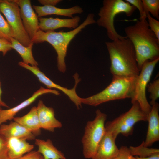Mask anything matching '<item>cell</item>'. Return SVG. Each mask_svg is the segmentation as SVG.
Returning a JSON list of instances; mask_svg holds the SVG:
<instances>
[{
  "mask_svg": "<svg viewBox=\"0 0 159 159\" xmlns=\"http://www.w3.org/2000/svg\"><path fill=\"white\" fill-rule=\"evenodd\" d=\"M124 31L134 47L140 71L146 62L159 57V40L146 19L137 20L134 24L125 27Z\"/></svg>",
  "mask_w": 159,
  "mask_h": 159,
  "instance_id": "1",
  "label": "cell"
},
{
  "mask_svg": "<svg viewBox=\"0 0 159 159\" xmlns=\"http://www.w3.org/2000/svg\"><path fill=\"white\" fill-rule=\"evenodd\" d=\"M110 61L112 76L136 77L140 72L135 51L127 37L105 43Z\"/></svg>",
  "mask_w": 159,
  "mask_h": 159,
  "instance_id": "2",
  "label": "cell"
},
{
  "mask_svg": "<svg viewBox=\"0 0 159 159\" xmlns=\"http://www.w3.org/2000/svg\"><path fill=\"white\" fill-rule=\"evenodd\" d=\"M96 23L94 19V14L89 13L82 23L72 30L68 32L54 31L45 32L39 30L31 39V42L33 44L46 42L51 44L57 54L58 69L61 72L64 73L66 69L65 58L70 42L86 26Z\"/></svg>",
  "mask_w": 159,
  "mask_h": 159,
  "instance_id": "3",
  "label": "cell"
},
{
  "mask_svg": "<svg viewBox=\"0 0 159 159\" xmlns=\"http://www.w3.org/2000/svg\"><path fill=\"white\" fill-rule=\"evenodd\" d=\"M137 76H113L111 82L106 88L94 95L82 98V103L96 106L110 101L131 99L134 93Z\"/></svg>",
  "mask_w": 159,
  "mask_h": 159,
  "instance_id": "4",
  "label": "cell"
},
{
  "mask_svg": "<svg viewBox=\"0 0 159 159\" xmlns=\"http://www.w3.org/2000/svg\"><path fill=\"white\" fill-rule=\"evenodd\" d=\"M102 4L98 14L99 18L96 21L98 25L106 29L108 37L112 41L126 38L116 31L114 25L115 18L117 14L122 13L130 16L136 8L123 0H104Z\"/></svg>",
  "mask_w": 159,
  "mask_h": 159,
  "instance_id": "5",
  "label": "cell"
},
{
  "mask_svg": "<svg viewBox=\"0 0 159 159\" xmlns=\"http://www.w3.org/2000/svg\"><path fill=\"white\" fill-rule=\"evenodd\" d=\"M132 104L127 111L105 125V130L110 132L115 139L120 134L125 137L132 135L136 123L148 121V115L142 110L138 103L135 102Z\"/></svg>",
  "mask_w": 159,
  "mask_h": 159,
  "instance_id": "6",
  "label": "cell"
},
{
  "mask_svg": "<svg viewBox=\"0 0 159 159\" xmlns=\"http://www.w3.org/2000/svg\"><path fill=\"white\" fill-rule=\"evenodd\" d=\"M95 114L94 119L87 122L82 139L83 154L86 159H91L94 155L105 132L107 115L99 109Z\"/></svg>",
  "mask_w": 159,
  "mask_h": 159,
  "instance_id": "7",
  "label": "cell"
},
{
  "mask_svg": "<svg viewBox=\"0 0 159 159\" xmlns=\"http://www.w3.org/2000/svg\"><path fill=\"white\" fill-rule=\"evenodd\" d=\"M0 11L6 18L14 34V38L22 45L28 47L32 43L21 18L20 9L14 0H1Z\"/></svg>",
  "mask_w": 159,
  "mask_h": 159,
  "instance_id": "8",
  "label": "cell"
},
{
  "mask_svg": "<svg viewBox=\"0 0 159 159\" xmlns=\"http://www.w3.org/2000/svg\"><path fill=\"white\" fill-rule=\"evenodd\" d=\"M159 61V57L148 61L143 64L139 75L137 76L134 93L131 98L132 103L137 102L142 110L148 115L152 106L146 97V88L154 69Z\"/></svg>",
  "mask_w": 159,
  "mask_h": 159,
  "instance_id": "9",
  "label": "cell"
},
{
  "mask_svg": "<svg viewBox=\"0 0 159 159\" xmlns=\"http://www.w3.org/2000/svg\"><path fill=\"white\" fill-rule=\"evenodd\" d=\"M18 64L21 67L32 72L37 77L39 81L45 85L48 88H56L63 92L74 103L77 109H80L81 107L82 98L78 95L76 91L77 86L81 80L77 73L73 76L75 82L74 87L71 89H68L54 83L41 71L37 66H30L21 61L19 62Z\"/></svg>",
  "mask_w": 159,
  "mask_h": 159,
  "instance_id": "10",
  "label": "cell"
},
{
  "mask_svg": "<svg viewBox=\"0 0 159 159\" xmlns=\"http://www.w3.org/2000/svg\"><path fill=\"white\" fill-rule=\"evenodd\" d=\"M18 5L24 29L31 39L39 30L38 18L32 8L30 0H14Z\"/></svg>",
  "mask_w": 159,
  "mask_h": 159,
  "instance_id": "11",
  "label": "cell"
},
{
  "mask_svg": "<svg viewBox=\"0 0 159 159\" xmlns=\"http://www.w3.org/2000/svg\"><path fill=\"white\" fill-rule=\"evenodd\" d=\"M47 93H52L57 95L60 94L59 92L55 89L45 88L41 86L30 97L17 105L7 110L2 109L0 112V125L8 120L13 119L20 111L30 105L40 95Z\"/></svg>",
  "mask_w": 159,
  "mask_h": 159,
  "instance_id": "12",
  "label": "cell"
},
{
  "mask_svg": "<svg viewBox=\"0 0 159 159\" xmlns=\"http://www.w3.org/2000/svg\"><path fill=\"white\" fill-rule=\"evenodd\" d=\"M36 107L41 129L54 132L55 129L62 127L61 122L55 117L53 108L47 107L41 100H39Z\"/></svg>",
  "mask_w": 159,
  "mask_h": 159,
  "instance_id": "13",
  "label": "cell"
},
{
  "mask_svg": "<svg viewBox=\"0 0 159 159\" xmlns=\"http://www.w3.org/2000/svg\"><path fill=\"white\" fill-rule=\"evenodd\" d=\"M115 140L110 132L105 130L95 153L91 159H113L119 151Z\"/></svg>",
  "mask_w": 159,
  "mask_h": 159,
  "instance_id": "14",
  "label": "cell"
},
{
  "mask_svg": "<svg viewBox=\"0 0 159 159\" xmlns=\"http://www.w3.org/2000/svg\"><path fill=\"white\" fill-rule=\"evenodd\" d=\"M38 20L39 30L46 32L62 27L75 29L79 26L80 18L78 16L68 19L41 17L39 18Z\"/></svg>",
  "mask_w": 159,
  "mask_h": 159,
  "instance_id": "15",
  "label": "cell"
},
{
  "mask_svg": "<svg viewBox=\"0 0 159 159\" xmlns=\"http://www.w3.org/2000/svg\"><path fill=\"white\" fill-rule=\"evenodd\" d=\"M151 106L148 115V127L146 138L143 141L144 145L148 147L159 140V104L156 102Z\"/></svg>",
  "mask_w": 159,
  "mask_h": 159,
  "instance_id": "16",
  "label": "cell"
},
{
  "mask_svg": "<svg viewBox=\"0 0 159 159\" xmlns=\"http://www.w3.org/2000/svg\"><path fill=\"white\" fill-rule=\"evenodd\" d=\"M0 135L8 139L16 138L31 140L35 139L36 136L19 123L14 121L9 124L0 125Z\"/></svg>",
  "mask_w": 159,
  "mask_h": 159,
  "instance_id": "17",
  "label": "cell"
},
{
  "mask_svg": "<svg viewBox=\"0 0 159 159\" xmlns=\"http://www.w3.org/2000/svg\"><path fill=\"white\" fill-rule=\"evenodd\" d=\"M33 8L37 14L38 18L52 14L64 16L71 18L74 14H81L83 12L82 8L75 6L69 8H61L53 6L33 5Z\"/></svg>",
  "mask_w": 159,
  "mask_h": 159,
  "instance_id": "18",
  "label": "cell"
},
{
  "mask_svg": "<svg viewBox=\"0 0 159 159\" xmlns=\"http://www.w3.org/2000/svg\"><path fill=\"white\" fill-rule=\"evenodd\" d=\"M15 121L23 126L35 136L41 133L37 107L34 106L26 115L21 117H14Z\"/></svg>",
  "mask_w": 159,
  "mask_h": 159,
  "instance_id": "19",
  "label": "cell"
},
{
  "mask_svg": "<svg viewBox=\"0 0 159 159\" xmlns=\"http://www.w3.org/2000/svg\"><path fill=\"white\" fill-rule=\"evenodd\" d=\"M7 141L10 159H17L32 150L34 147L25 139L11 138Z\"/></svg>",
  "mask_w": 159,
  "mask_h": 159,
  "instance_id": "20",
  "label": "cell"
},
{
  "mask_svg": "<svg viewBox=\"0 0 159 159\" xmlns=\"http://www.w3.org/2000/svg\"><path fill=\"white\" fill-rule=\"evenodd\" d=\"M35 144L38 146L37 151L44 159H66L64 153L54 146L50 139L45 140L36 139Z\"/></svg>",
  "mask_w": 159,
  "mask_h": 159,
  "instance_id": "21",
  "label": "cell"
},
{
  "mask_svg": "<svg viewBox=\"0 0 159 159\" xmlns=\"http://www.w3.org/2000/svg\"><path fill=\"white\" fill-rule=\"evenodd\" d=\"M11 42L12 49H15L20 55L24 63L30 64L32 66H37L38 62L34 59L32 54L33 43L28 47H25L13 37L11 38Z\"/></svg>",
  "mask_w": 159,
  "mask_h": 159,
  "instance_id": "22",
  "label": "cell"
},
{
  "mask_svg": "<svg viewBox=\"0 0 159 159\" xmlns=\"http://www.w3.org/2000/svg\"><path fill=\"white\" fill-rule=\"evenodd\" d=\"M129 148L132 156L135 155L141 158L148 157L159 153L158 149L149 148L145 146L144 145L143 141L140 145L138 146H130Z\"/></svg>",
  "mask_w": 159,
  "mask_h": 159,
  "instance_id": "23",
  "label": "cell"
},
{
  "mask_svg": "<svg viewBox=\"0 0 159 159\" xmlns=\"http://www.w3.org/2000/svg\"><path fill=\"white\" fill-rule=\"evenodd\" d=\"M143 9L146 15L151 14L154 18L159 20V0H142Z\"/></svg>",
  "mask_w": 159,
  "mask_h": 159,
  "instance_id": "24",
  "label": "cell"
},
{
  "mask_svg": "<svg viewBox=\"0 0 159 159\" xmlns=\"http://www.w3.org/2000/svg\"><path fill=\"white\" fill-rule=\"evenodd\" d=\"M13 31L0 12V39L6 40L11 42L12 37L14 38Z\"/></svg>",
  "mask_w": 159,
  "mask_h": 159,
  "instance_id": "25",
  "label": "cell"
},
{
  "mask_svg": "<svg viewBox=\"0 0 159 159\" xmlns=\"http://www.w3.org/2000/svg\"><path fill=\"white\" fill-rule=\"evenodd\" d=\"M147 88L150 93V98L151 100L150 104L151 106L155 102L159 97V79H157L148 84Z\"/></svg>",
  "mask_w": 159,
  "mask_h": 159,
  "instance_id": "26",
  "label": "cell"
},
{
  "mask_svg": "<svg viewBox=\"0 0 159 159\" xmlns=\"http://www.w3.org/2000/svg\"><path fill=\"white\" fill-rule=\"evenodd\" d=\"M147 18L150 28L159 40V21L152 17L149 13L147 14Z\"/></svg>",
  "mask_w": 159,
  "mask_h": 159,
  "instance_id": "27",
  "label": "cell"
},
{
  "mask_svg": "<svg viewBox=\"0 0 159 159\" xmlns=\"http://www.w3.org/2000/svg\"><path fill=\"white\" fill-rule=\"evenodd\" d=\"M0 159H10L7 139L0 135Z\"/></svg>",
  "mask_w": 159,
  "mask_h": 159,
  "instance_id": "28",
  "label": "cell"
},
{
  "mask_svg": "<svg viewBox=\"0 0 159 159\" xmlns=\"http://www.w3.org/2000/svg\"><path fill=\"white\" fill-rule=\"evenodd\" d=\"M125 1L135 6L139 11L140 14L139 19H145L147 18V16L144 12L142 0H125Z\"/></svg>",
  "mask_w": 159,
  "mask_h": 159,
  "instance_id": "29",
  "label": "cell"
},
{
  "mask_svg": "<svg viewBox=\"0 0 159 159\" xmlns=\"http://www.w3.org/2000/svg\"><path fill=\"white\" fill-rule=\"evenodd\" d=\"M113 159H136L131 154L129 148L122 146L119 148L117 155Z\"/></svg>",
  "mask_w": 159,
  "mask_h": 159,
  "instance_id": "30",
  "label": "cell"
},
{
  "mask_svg": "<svg viewBox=\"0 0 159 159\" xmlns=\"http://www.w3.org/2000/svg\"><path fill=\"white\" fill-rule=\"evenodd\" d=\"M12 49L11 42L4 39H0V52L5 56L7 52Z\"/></svg>",
  "mask_w": 159,
  "mask_h": 159,
  "instance_id": "31",
  "label": "cell"
},
{
  "mask_svg": "<svg viewBox=\"0 0 159 159\" xmlns=\"http://www.w3.org/2000/svg\"><path fill=\"white\" fill-rule=\"evenodd\" d=\"M17 159H44L38 151L32 150Z\"/></svg>",
  "mask_w": 159,
  "mask_h": 159,
  "instance_id": "32",
  "label": "cell"
},
{
  "mask_svg": "<svg viewBox=\"0 0 159 159\" xmlns=\"http://www.w3.org/2000/svg\"><path fill=\"white\" fill-rule=\"evenodd\" d=\"M38 1L43 6H55L58 3L61 1L60 0H39Z\"/></svg>",
  "mask_w": 159,
  "mask_h": 159,
  "instance_id": "33",
  "label": "cell"
},
{
  "mask_svg": "<svg viewBox=\"0 0 159 159\" xmlns=\"http://www.w3.org/2000/svg\"><path fill=\"white\" fill-rule=\"evenodd\" d=\"M135 157L136 159H159V153L147 157L141 158L138 156H136Z\"/></svg>",
  "mask_w": 159,
  "mask_h": 159,
  "instance_id": "34",
  "label": "cell"
},
{
  "mask_svg": "<svg viewBox=\"0 0 159 159\" xmlns=\"http://www.w3.org/2000/svg\"><path fill=\"white\" fill-rule=\"evenodd\" d=\"M2 93V91L1 87V83L0 81V107L1 106L7 108H9V107L6 103L4 102L1 99V96Z\"/></svg>",
  "mask_w": 159,
  "mask_h": 159,
  "instance_id": "35",
  "label": "cell"
},
{
  "mask_svg": "<svg viewBox=\"0 0 159 159\" xmlns=\"http://www.w3.org/2000/svg\"><path fill=\"white\" fill-rule=\"evenodd\" d=\"M1 110H2V109L1 108V107H0V112Z\"/></svg>",
  "mask_w": 159,
  "mask_h": 159,
  "instance_id": "36",
  "label": "cell"
},
{
  "mask_svg": "<svg viewBox=\"0 0 159 159\" xmlns=\"http://www.w3.org/2000/svg\"><path fill=\"white\" fill-rule=\"evenodd\" d=\"M1 1V0H0V2Z\"/></svg>",
  "mask_w": 159,
  "mask_h": 159,
  "instance_id": "37",
  "label": "cell"
}]
</instances>
